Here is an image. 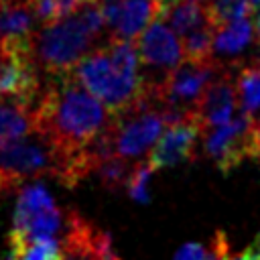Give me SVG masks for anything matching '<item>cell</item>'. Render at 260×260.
Wrapping results in <instances>:
<instances>
[{
	"instance_id": "cell-1",
	"label": "cell",
	"mask_w": 260,
	"mask_h": 260,
	"mask_svg": "<svg viewBox=\"0 0 260 260\" xmlns=\"http://www.w3.org/2000/svg\"><path fill=\"white\" fill-rule=\"evenodd\" d=\"M35 132L53 140L67 152L93 144L108 128L110 112L71 73L51 75L32 106Z\"/></svg>"
},
{
	"instance_id": "cell-2",
	"label": "cell",
	"mask_w": 260,
	"mask_h": 260,
	"mask_svg": "<svg viewBox=\"0 0 260 260\" xmlns=\"http://www.w3.org/2000/svg\"><path fill=\"white\" fill-rule=\"evenodd\" d=\"M98 39L85 26L77 10L65 18L43 24L30 41L32 59L45 77L71 73L77 63L95 49Z\"/></svg>"
},
{
	"instance_id": "cell-3",
	"label": "cell",
	"mask_w": 260,
	"mask_h": 260,
	"mask_svg": "<svg viewBox=\"0 0 260 260\" xmlns=\"http://www.w3.org/2000/svg\"><path fill=\"white\" fill-rule=\"evenodd\" d=\"M73 77L106 106L110 116L120 114L144 95L142 73L120 69L112 61L104 43L77 63Z\"/></svg>"
},
{
	"instance_id": "cell-4",
	"label": "cell",
	"mask_w": 260,
	"mask_h": 260,
	"mask_svg": "<svg viewBox=\"0 0 260 260\" xmlns=\"http://www.w3.org/2000/svg\"><path fill=\"white\" fill-rule=\"evenodd\" d=\"M63 221L65 217L45 185L32 183L22 187L12 215L8 260H16L35 242L53 240L55 234L61 232Z\"/></svg>"
},
{
	"instance_id": "cell-5",
	"label": "cell",
	"mask_w": 260,
	"mask_h": 260,
	"mask_svg": "<svg viewBox=\"0 0 260 260\" xmlns=\"http://www.w3.org/2000/svg\"><path fill=\"white\" fill-rule=\"evenodd\" d=\"M165 124L167 118L162 108L144 93L130 108L110 116L106 134L110 136L114 152L130 160L142 156L154 144Z\"/></svg>"
},
{
	"instance_id": "cell-6",
	"label": "cell",
	"mask_w": 260,
	"mask_h": 260,
	"mask_svg": "<svg viewBox=\"0 0 260 260\" xmlns=\"http://www.w3.org/2000/svg\"><path fill=\"white\" fill-rule=\"evenodd\" d=\"M203 152L221 175H230L244 160L260 158V124L254 114L240 112L230 122L203 134Z\"/></svg>"
},
{
	"instance_id": "cell-7",
	"label": "cell",
	"mask_w": 260,
	"mask_h": 260,
	"mask_svg": "<svg viewBox=\"0 0 260 260\" xmlns=\"http://www.w3.org/2000/svg\"><path fill=\"white\" fill-rule=\"evenodd\" d=\"M136 49L144 85L158 83L183 61V49L175 37V30L160 18L152 20L142 30V35L136 39Z\"/></svg>"
},
{
	"instance_id": "cell-8",
	"label": "cell",
	"mask_w": 260,
	"mask_h": 260,
	"mask_svg": "<svg viewBox=\"0 0 260 260\" xmlns=\"http://www.w3.org/2000/svg\"><path fill=\"white\" fill-rule=\"evenodd\" d=\"M236 67L238 65L221 63V67L217 69V73L213 75V79L205 87V91H203V95H201V100H199V104L191 116V120L199 126L201 136L207 130L230 122L236 108L240 106Z\"/></svg>"
},
{
	"instance_id": "cell-9",
	"label": "cell",
	"mask_w": 260,
	"mask_h": 260,
	"mask_svg": "<svg viewBox=\"0 0 260 260\" xmlns=\"http://www.w3.org/2000/svg\"><path fill=\"white\" fill-rule=\"evenodd\" d=\"M199 136H201V130L193 120L175 122L158 138L154 148L148 152L146 160L154 171L165 167H175L185 160H193Z\"/></svg>"
},
{
	"instance_id": "cell-10",
	"label": "cell",
	"mask_w": 260,
	"mask_h": 260,
	"mask_svg": "<svg viewBox=\"0 0 260 260\" xmlns=\"http://www.w3.org/2000/svg\"><path fill=\"white\" fill-rule=\"evenodd\" d=\"M256 41L252 18L244 16L215 28L213 35V57L228 59L225 65H240V55Z\"/></svg>"
},
{
	"instance_id": "cell-11",
	"label": "cell",
	"mask_w": 260,
	"mask_h": 260,
	"mask_svg": "<svg viewBox=\"0 0 260 260\" xmlns=\"http://www.w3.org/2000/svg\"><path fill=\"white\" fill-rule=\"evenodd\" d=\"M37 24L28 0H0V41H30Z\"/></svg>"
},
{
	"instance_id": "cell-12",
	"label": "cell",
	"mask_w": 260,
	"mask_h": 260,
	"mask_svg": "<svg viewBox=\"0 0 260 260\" xmlns=\"http://www.w3.org/2000/svg\"><path fill=\"white\" fill-rule=\"evenodd\" d=\"M154 18V0H120V14L110 35L118 39L136 41Z\"/></svg>"
},
{
	"instance_id": "cell-13",
	"label": "cell",
	"mask_w": 260,
	"mask_h": 260,
	"mask_svg": "<svg viewBox=\"0 0 260 260\" xmlns=\"http://www.w3.org/2000/svg\"><path fill=\"white\" fill-rule=\"evenodd\" d=\"M35 132V118L32 108L0 100V150L16 138Z\"/></svg>"
},
{
	"instance_id": "cell-14",
	"label": "cell",
	"mask_w": 260,
	"mask_h": 260,
	"mask_svg": "<svg viewBox=\"0 0 260 260\" xmlns=\"http://www.w3.org/2000/svg\"><path fill=\"white\" fill-rule=\"evenodd\" d=\"M160 20H165L179 37H185L205 24H211L207 16V6L193 0H175L165 10Z\"/></svg>"
},
{
	"instance_id": "cell-15",
	"label": "cell",
	"mask_w": 260,
	"mask_h": 260,
	"mask_svg": "<svg viewBox=\"0 0 260 260\" xmlns=\"http://www.w3.org/2000/svg\"><path fill=\"white\" fill-rule=\"evenodd\" d=\"M175 260H232V246L223 232H215L207 244L189 242L177 250Z\"/></svg>"
},
{
	"instance_id": "cell-16",
	"label": "cell",
	"mask_w": 260,
	"mask_h": 260,
	"mask_svg": "<svg viewBox=\"0 0 260 260\" xmlns=\"http://www.w3.org/2000/svg\"><path fill=\"white\" fill-rule=\"evenodd\" d=\"M238 95L242 112L254 114L260 108V63H248L238 71Z\"/></svg>"
},
{
	"instance_id": "cell-17",
	"label": "cell",
	"mask_w": 260,
	"mask_h": 260,
	"mask_svg": "<svg viewBox=\"0 0 260 260\" xmlns=\"http://www.w3.org/2000/svg\"><path fill=\"white\" fill-rule=\"evenodd\" d=\"M213 35L215 28L211 24H205L185 37H181V49L183 59L187 61H213Z\"/></svg>"
},
{
	"instance_id": "cell-18",
	"label": "cell",
	"mask_w": 260,
	"mask_h": 260,
	"mask_svg": "<svg viewBox=\"0 0 260 260\" xmlns=\"http://www.w3.org/2000/svg\"><path fill=\"white\" fill-rule=\"evenodd\" d=\"M130 165L126 158L118 156V154H110L106 158L100 160L95 173H98V179L102 183L104 189L108 191H118L122 185L126 187V181H128V175H130Z\"/></svg>"
},
{
	"instance_id": "cell-19",
	"label": "cell",
	"mask_w": 260,
	"mask_h": 260,
	"mask_svg": "<svg viewBox=\"0 0 260 260\" xmlns=\"http://www.w3.org/2000/svg\"><path fill=\"white\" fill-rule=\"evenodd\" d=\"M205 6H207V16L211 26L219 28L228 22L244 18L252 8V0H211Z\"/></svg>"
},
{
	"instance_id": "cell-20",
	"label": "cell",
	"mask_w": 260,
	"mask_h": 260,
	"mask_svg": "<svg viewBox=\"0 0 260 260\" xmlns=\"http://www.w3.org/2000/svg\"><path fill=\"white\" fill-rule=\"evenodd\" d=\"M154 173V169L150 167L148 160L144 162H136L128 175V181H126V191L128 195L138 201V203H148L150 201V193H148V181H150V175Z\"/></svg>"
},
{
	"instance_id": "cell-21",
	"label": "cell",
	"mask_w": 260,
	"mask_h": 260,
	"mask_svg": "<svg viewBox=\"0 0 260 260\" xmlns=\"http://www.w3.org/2000/svg\"><path fill=\"white\" fill-rule=\"evenodd\" d=\"M232 260H260V250L256 246H250L244 252H240L238 256H232Z\"/></svg>"
},
{
	"instance_id": "cell-22",
	"label": "cell",
	"mask_w": 260,
	"mask_h": 260,
	"mask_svg": "<svg viewBox=\"0 0 260 260\" xmlns=\"http://www.w3.org/2000/svg\"><path fill=\"white\" fill-rule=\"evenodd\" d=\"M254 246L260 250V234H258V238H256V242H254Z\"/></svg>"
},
{
	"instance_id": "cell-23",
	"label": "cell",
	"mask_w": 260,
	"mask_h": 260,
	"mask_svg": "<svg viewBox=\"0 0 260 260\" xmlns=\"http://www.w3.org/2000/svg\"><path fill=\"white\" fill-rule=\"evenodd\" d=\"M256 61L260 63V41H258V55H256Z\"/></svg>"
},
{
	"instance_id": "cell-24",
	"label": "cell",
	"mask_w": 260,
	"mask_h": 260,
	"mask_svg": "<svg viewBox=\"0 0 260 260\" xmlns=\"http://www.w3.org/2000/svg\"><path fill=\"white\" fill-rule=\"evenodd\" d=\"M193 2H207V0H193Z\"/></svg>"
},
{
	"instance_id": "cell-25",
	"label": "cell",
	"mask_w": 260,
	"mask_h": 260,
	"mask_svg": "<svg viewBox=\"0 0 260 260\" xmlns=\"http://www.w3.org/2000/svg\"><path fill=\"white\" fill-rule=\"evenodd\" d=\"M93 2H100V0H93Z\"/></svg>"
},
{
	"instance_id": "cell-26",
	"label": "cell",
	"mask_w": 260,
	"mask_h": 260,
	"mask_svg": "<svg viewBox=\"0 0 260 260\" xmlns=\"http://www.w3.org/2000/svg\"><path fill=\"white\" fill-rule=\"evenodd\" d=\"M0 51H2V47H0Z\"/></svg>"
},
{
	"instance_id": "cell-27",
	"label": "cell",
	"mask_w": 260,
	"mask_h": 260,
	"mask_svg": "<svg viewBox=\"0 0 260 260\" xmlns=\"http://www.w3.org/2000/svg\"><path fill=\"white\" fill-rule=\"evenodd\" d=\"M0 195H2V191H0Z\"/></svg>"
}]
</instances>
